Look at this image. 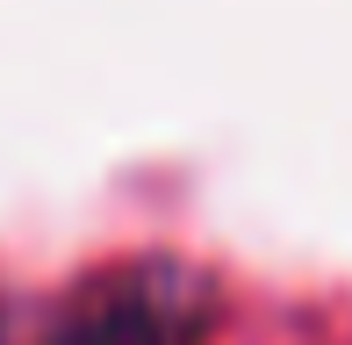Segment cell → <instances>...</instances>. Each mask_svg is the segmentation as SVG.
Here are the masks:
<instances>
[{
    "label": "cell",
    "instance_id": "6da1fadb",
    "mask_svg": "<svg viewBox=\"0 0 352 345\" xmlns=\"http://www.w3.org/2000/svg\"><path fill=\"white\" fill-rule=\"evenodd\" d=\"M216 280L187 259H130L79 280L29 345H201Z\"/></svg>",
    "mask_w": 352,
    "mask_h": 345
},
{
    "label": "cell",
    "instance_id": "7a4b0ae2",
    "mask_svg": "<svg viewBox=\"0 0 352 345\" xmlns=\"http://www.w3.org/2000/svg\"><path fill=\"white\" fill-rule=\"evenodd\" d=\"M0 345H29V338H22V317H14L8 302H0Z\"/></svg>",
    "mask_w": 352,
    "mask_h": 345
}]
</instances>
